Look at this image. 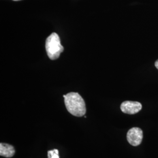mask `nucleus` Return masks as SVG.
<instances>
[{"instance_id": "nucleus-1", "label": "nucleus", "mask_w": 158, "mask_h": 158, "mask_svg": "<svg viewBox=\"0 0 158 158\" xmlns=\"http://www.w3.org/2000/svg\"><path fill=\"white\" fill-rule=\"evenodd\" d=\"M64 104L68 111L76 117H82L86 113L83 98L77 93L71 92L64 95Z\"/></svg>"}, {"instance_id": "nucleus-2", "label": "nucleus", "mask_w": 158, "mask_h": 158, "mask_svg": "<svg viewBox=\"0 0 158 158\" xmlns=\"http://www.w3.org/2000/svg\"><path fill=\"white\" fill-rule=\"evenodd\" d=\"M47 55L51 60H56L60 56L64 51V48L60 43L59 35L56 33H52L46 39L45 44Z\"/></svg>"}, {"instance_id": "nucleus-3", "label": "nucleus", "mask_w": 158, "mask_h": 158, "mask_svg": "<svg viewBox=\"0 0 158 158\" xmlns=\"http://www.w3.org/2000/svg\"><path fill=\"white\" fill-rule=\"evenodd\" d=\"M128 142L132 146H138L141 143L143 139L142 130L138 128L134 127L130 129L127 135Z\"/></svg>"}, {"instance_id": "nucleus-4", "label": "nucleus", "mask_w": 158, "mask_h": 158, "mask_svg": "<svg viewBox=\"0 0 158 158\" xmlns=\"http://www.w3.org/2000/svg\"><path fill=\"white\" fill-rule=\"evenodd\" d=\"M142 104L138 102L125 101L121 105V110L124 113L128 114H135L140 111Z\"/></svg>"}, {"instance_id": "nucleus-5", "label": "nucleus", "mask_w": 158, "mask_h": 158, "mask_svg": "<svg viewBox=\"0 0 158 158\" xmlns=\"http://www.w3.org/2000/svg\"><path fill=\"white\" fill-rule=\"evenodd\" d=\"M15 149L8 143H0V155L6 158H11L15 154Z\"/></svg>"}, {"instance_id": "nucleus-6", "label": "nucleus", "mask_w": 158, "mask_h": 158, "mask_svg": "<svg viewBox=\"0 0 158 158\" xmlns=\"http://www.w3.org/2000/svg\"><path fill=\"white\" fill-rule=\"evenodd\" d=\"M48 158H59V151L57 149H53L49 151L48 152Z\"/></svg>"}, {"instance_id": "nucleus-7", "label": "nucleus", "mask_w": 158, "mask_h": 158, "mask_svg": "<svg viewBox=\"0 0 158 158\" xmlns=\"http://www.w3.org/2000/svg\"><path fill=\"white\" fill-rule=\"evenodd\" d=\"M155 67L156 68V69H158V60H157L155 62Z\"/></svg>"}, {"instance_id": "nucleus-8", "label": "nucleus", "mask_w": 158, "mask_h": 158, "mask_svg": "<svg viewBox=\"0 0 158 158\" xmlns=\"http://www.w3.org/2000/svg\"><path fill=\"white\" fill-rule=\"evenodd\" d=\"M13 1H19V0H13Z\"/></svg>"}]
</instances>
